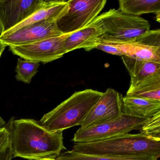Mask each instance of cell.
I'll list each match as a JSON object with an SVG mask.
<instances>
[{
    "instance_id": "6da1fadb",
    "label": "cell",
    "mask_w": 160,
    "mask_h": 160,
    "mask_svg": "<svg viewBox=\"0 0 160 160\" xmlns=\"http://www.w3.org/2000/svg\"><path fill=\"white\" fill-rule=\"evenodd\" d=\"M7 127L11 133L13 157L29 160L55 159L66 149L62 131L50 132L35 120L12 118Z\"/></svg>"
},
{
    "instance_id": "7a4b0ae2",
    "label": "cell",
    "mask_w": 160,
    "mask_h": 160,
    "mask_svg": "<svg viewBox=\"0 0 160 160\" xmlns=\"http://www.w3.org/2000/svg\"><path fill=\"white\" fill-rule=\"evenodd\" d=\"M75 151L89 155L160 158V138L142 134L126 133L100 141L74 143Z\"/></svg>"
},
{
    "instance_id": "3957f363",
    "label": "cell",
    "mask_w": 160,
    "mask_h": 160,
    "mask_svg": "<svg viewBox=\"0 0 160 160\" xmlns=\"http://www.w3.org/2000/svg\"><path fill=\"white\" fill-rule=\"evenodd\" d=\"M103 92L88 89L74 92L53 110L45 114L39 123L52 132L62 131L83 123Z\"/></svg>"
},
{
    "instance_id": "277c9868",
    "label": "cell",
    "mask_w": 160,
    "mask_h": 160,
    "mask_svg": "<svg viewBox=\"0 0 160 160\" xmlns=\"http://www.w3.org/2000/svg\"><path fill=\"white\" fill-rule=\"evenodd\" d=\"M92 22L101 29L103 36L102 40L107 41H131L148 32L150 29L148 20L115 9L103 13Z\"/></svg>"
},
{
    "instance_id": "5b68a950",
    "label": "cell",
    "mask_w": 160,
    "mask_h": 160,
    "mask_svg": "<svg viewBox=\"0 0 160 160\" xmlns=\"http://www.w3.org/2000/svg\"><path fill=\"white\" fill-rule=\"evenodd\" d=\"M108 54L160 62V30H150L131 41L118 42L102 40L97 48Z\"/></svg>"
},
{
    "instance_id": "8992f818",
    "label": "cell",
    "mask_w": 160,
    "mask_h": 160,
    "mask_svg": "<svg viewBox=\"0 0 160 160\" xmlns=\"http://www.w3.org/2000/svg\"><path fill=\"white\" fill-rule=\"evenodd\" d=\"M150 118H143L125 115L113 120L86 129L80 128L76 132L72 141L85 143L100 141L120 135L140 130Z\"/></svg>"
},
{
    "instance_id": "52a82bcc",
    "label": "cell",
    "mask_w": 160,
    "mask_h": 160,
    "mask_svg": "<svg viewBox=\"0 0 160 160\" xmlns=\"http://www.w3.org/2000/svg\"><path fill=\"white\" fill-rule=\"evenodd\" d=\"M66 13L57 22L63 34L73 33L89 25L102 11L106 0H69Z\"/></svg>"
},
{
    "instance_id": "ba28073f",
    "label": "cell",
    "mask_w": 160,
    "mask_h": 160,
    "mask_svg": "<svg viewBox=\"0 0 160 160\" xmlns=\"http://www.w3.org/2000/svg\"><path fill=\"white\" fill-rule=\"evenodd\" d=\"M71 33L62 34L31 43L11 46L9 49L14 55L24 59L48 63L62 58L67 53L64 43L66 38Z\"/></svg>"
},
{
    "instance_id": "9c48e42d",
    "label": "cell",
    "mask_w": 160,
    "mask_h": 160,
    "mask_svg": "<svg viewBox=\"0 0 160 160\" xmlns=\"http://www.w3.org/2000/svg\"><path fill=\"white\" fill-rule=\"evenodd\" d=\"M53 2L50 0H0V34L5 33Z\"/></svg>"
},
{
    "instance_id": "30bf717a",
    "label": "cell",
    "mask_w": 160,
    "mask_h": 160,
    "mask_svg": "<svg viewBox=\"0 0 160 160\" xmlns=\"http://www.w3.org/2000/svg\"><path fill=\"white\" fill-rule=\"evenodd\" d=\"M122 98V94L114 89H108L91 109L79 128L88 129L121 116Z\"/></svg>"
},
{
    "instance_id": "8fae6325",
    "label": "cell",
    "mask_w": 160,
    "mask_h": 160,
    "mask_svg": "<svg viewBox=\"0 0 160 160\" xmlns=\"http://www.w3.org/2000/svg\"><path fill=\"white\" fill-rule=\"evenodd\" d=\"M63 34L57 22L44 20L31 24L18 30L0 35V40L7 46L21 45Z\"/></svg>"
},
{
    "instance_id": "7c38bea8",
    "label": "cell",
    "mask_w": 160,
    "mask_h": 160,
    "mask_svg": "<svg viewBox=\"0 0 160 160\" xmlns=\"http://www.w3.org/2000/svg\"><path fill=\"white\" fill-rule=\"evenodd\" d=\"M131 77L128 91L160 79V62L122 56Z\"/></svg>"
},
{
    "instance_id": "4fadbf2b",
    "label": "cell",
    "mask_w": 160,
    "mask_h": 160,
    "mask_svg": "<svg viewBox=\"0 0 160 160\" xmlns=\"http://www.w3.org/2000/svg\"><path fill=\"white\" fill-rule=\"evenodd\" d=\"M103 37L100 28L91 22L87 27L71 33L66 38L64 43L66 53L81 48L87 51L97 49Z\"/></svg>"
},
{
    "instance_id": "5bb4252c",
    "label": "cell",
    "mask_w": 160,
    "mask_h": 160,
    "mask_svg": "<svg viewBox=\"0 0 160 160\" xmlns=\"http://www.w3.org/2000/svg\"><path fill=\"white\" fill-rule=\"evenodd\" d=\"M68 9L69 4L67 1L54 0L51 4L37 11L27 19L4 33H11L31 24L44 20L57 22L66 13Z\"/></svg>"
},
{
    "instance_id": "9a60e30c",
    "label": "cell",
    "mask_w": 160,
    "mask_h": 160,
    "mask_svg": "<svg viewBox=\"0 0 160 160\" xmlns=\"http://www.w3.org/2000/svg\"><path fill=\"white\" fill-rule=\"evenodd\" d=\"M160 112V101L126 95L122 98V113L150 118Z\"/></svg>"
},
{
    "instance_id": "2e32d148",
    "label": "cell",
    "mask_w": 160,
    "mask_h": 160,
    "mask_svg": "<svg viewBox=\"0 0 160 160\" xmlns=\"http://www.w3.org/2000/svg\"><path fill=\"white\" fill-rule=\"evenodd\" d=\"M118 2L119 10L124 13L137 17L154 13L160 22V0H120Z\"/></svg>"
},
{
    "instance_id": "e0dca14e",
    "label": "cell",
    "mask_w": 160,
    "mask_h": 160,
    "mask_svg": "<svg viewBox=\"0 0 160 160\" xmlns=\"http://www.w3.org/2000/svg\"><path fill=\"white\" fill-rule=\"evenodd\" d=\"M153 156L114 157L102 155H89L75 151L74 150L61 153L55 160H158Z\"/></svg>"
},
{
    "instance_id": "ac0fdd59",
    "label": "cell",
    "mask_w": 160,
    "mask_h": 160,
    "mask_svg": "<svg viewBox=\"0 0 160 160\" xmlns=\"http://www.w3.org/2000/svg\"><path fill=\"white\" fill-rule=\"evenodd\" d=\"M40 62L19 58L16 67V78L18 81L29 84L38 72Z\"/></svg>"
},
{
    "instance_id": "d6986e66",
    "label": "cell",
    "mask_w": 160,
    "mask_h": 160,
    "mask_svg": "<svg viewBox=\"0 0 160 160\" xmlns=\"http://www.w3.org/2000/svg\"><path fill=\"white\" fill-rule=\"evenodd\" d=\"M126 95L160 101V83L139 88Z\"/></svg>"
},
{
    "instance_id": "ffe728a7",
    "label": "cell",
    "mask_w": 160,
    "mask_h": 160,
    "mask_svg": "<svg viewBox=\"0 0 160 160\" xmlns=\"http://www.w3.org/2000/svg\"><path fill=\"white\" fill-rule=\"evenodd\" d=\"M139 131L142 134L160 138V112L150 118Z\"/></svg>"
},
{
    "instance_id": "44dd1931",
    "label": "cell",
    "mask_w": 160,
    "mask_h": 160,
    "mask_svg": "<svg viewBox=\"0 0 160 160\" xmlns=\"http://www.w3.org/2000/svg\"><path fill=\"white\" fill-rule=\"evenodd\" d=\"M11 145V133L7 126L0 131V152Z\"/></svg>"
},
{
    "instance_id": "7402d4cb",
    "label": "cell",
    "mask_w": 160,
    "mask_h": 160,
    "mask_svg": "<svg viewBox=\"0 0 160 160\" xmlns=\"http://www.w3.org/2000/svg\"><path fill=\"white\" fill-rule=\"evenodd\" d=\"M12 152L11 145L7 148L0 152V160H12Z\"/></svg>"
},
{
    "instance_id": "603a6c76",
    "label": "cell",
    "mask_w": 160,
    "mask_h": 160,
    "mask_svg": "<svg viewBox=\"0 0 160 160\" xmlns=\"http://www.w3.org/2000/svg\"><path fill=\"white\" fill-rule=\"evenodd\" d=\"M6 126H7V124L6 122L0 116V131L5 128Z\"/></svg>"
},
{
    "instance_id": "cb8c5ba5",
    "label": "cell",
    "mask_w": 160,
    "mask_h": 160,
    "mask_svg": "<svg viewBox=\"0 0 160 160\" xmlns=\"http://www.w3.org/2000/svg\"><path fill=\"white\" fill-rule=\"evenodd\" d=\"M6 47V46L0 40V58L1 57L3 52H4Z\"/></svg>"
},
{
    "instance_id": "d4e9b609",
    "label": "cell",
    "mask_w": 160,
    "mask_h": 160,
    "mask_svg": "<svg viewBox=\"0 0 160 160\" xmlns=\"http://www.w3.org/2000/svg\"><path fill=\"white\" fill-rule=\"evenodd\" d=\"M40 160H55L54 159H50V158H46V159H42Z\"/></svg>"
}]
</instances>
